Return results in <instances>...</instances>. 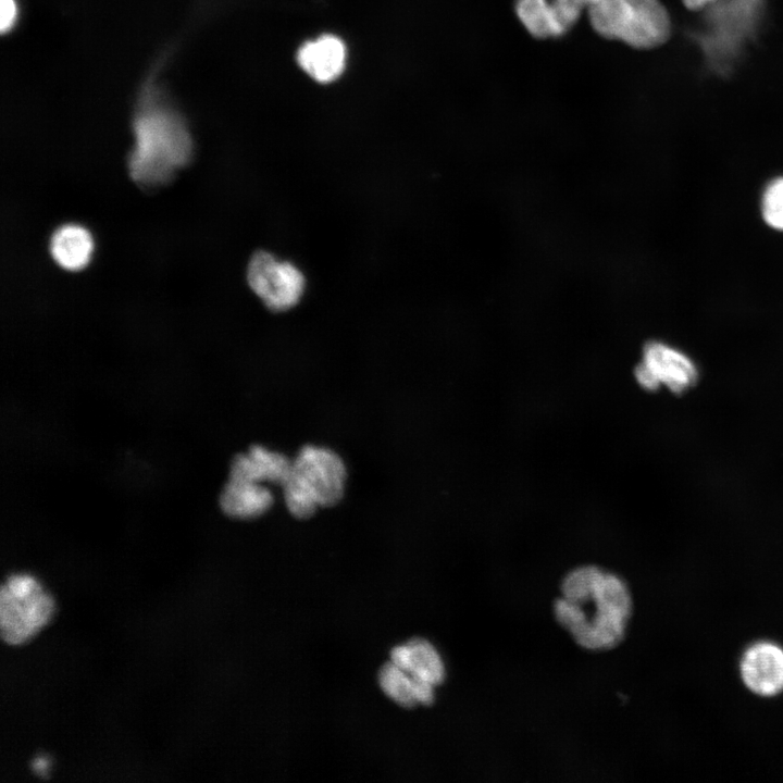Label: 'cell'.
Instances as JSON below:
<instances>
[{
    "label": "cell",
    "instance_id": "obj_14",
    "mask_svg": "<svg viewBox=\"0 0 783 783\" xmlns=\"http://www.w3.org/2000/svg\"><path fill=\"white\" fill-rule=\"evenodd\" d=\"M94 252V239L89 231L78 224L58 227L50 239V253L64 270L78 271L89 263Z\"/></svg>",
    "mask_w": 783,
    "mask_h": 783
},
{
    "label": "cell",
    "instance_id": "obj_3",
    "mask_svg": "<svg viewBox=\"0 0 783 783\" xmlns=\"http://www.w3.org/2000/svg\"><path fill=\"white\" fill-rule=\"evenodd\" d=\"M346 478V464L337 452L304 445L291 461L290 473L282 486L287 510L303 520L320 507L336 505L344 496Z\"/></svg>",
    "mask_w": 783,
    "mask_h": 783
},
{
    "label": "cell",
    "instance_id": "obj_15",
    "mask_svg": "<svg viewBox=\"0 0 783 783\" xmlns=\"http://www.w3.org/2000/svg\"><path fill=\"white\" fill-rule=\"evenodd\" d=\"M514 11L529 34L537 39L566 35L548 0H515Z\"/></svg>",
    "mask_w": 783,
    "mask_h": 783
},
{
    "label": "cell",
    "instance_id": "obj_8",
    "mask_svg": "<svg viewBox=\"0 0 783 783\" xmlns=\"http://www.w3.org/2000/svg\"><path fill=\"white\" fill-rule=\"evenodd\" d=\"M744 685L755 695L772 697L783 692V647L771 641L749 645L739 661Z\"/></svg>",
    "mask_w": 783,
    "mask_h": 783
},
{
    "label": "cell",
    "instance_id": "obj_20",
    "mask_svg": "<svg viewBox=\"0 0 783 783\" xmlns=\"http://www.w3.org/2000/svg\"><path fill=\"white\" fill-rule=\"evenodd\" d=\"M600 1H605V0H587V3H588V5H589V4H593V3L600 2Z\"/></svg>",
    "mask_w": 783,
    "mask_h": 783
},
{
    "label": "cell",
    "instance_id": "obj_5",
    "mask_svg": "<svg viewBox=\"0 0 783 783\" xmlns=\"http://www.w3.org/2000/svg\"><path fill=\"white\" fill-rule=\"evenodd\" d=\"M54 601L29 573L10 574L0 588V635L9 645L33 638L52 618Z\"/></svg>",
    "mask_w": 783,
    "mask_h": 783
},
{
    "label": "cell",
    "instance_id": "obj_19",
    "mask_svg": "<svg viewBox=\"0 0 783 783\" xmlns=\"http://www.w3.org/2000/svg\"><path fill=\"white\" fill-rule=\"evenodd\" d=\"M720 0H682L684 5L692 11L704 10Z\"/></svg>",
    "mask_w": 783,
    "mask_h": 783
},
{
    "label": "cell",
    "instance_id": "obj_9",
    "mask_svg": "<svg viewBox=\"0 0 783 783\" xmlns=\"http://www.w3.org/2000/svg\"><path fill=\"white\" fill-rule=\"evenodd\" d=\"M291 461L282 452L253 445L248 451L235 456L228 477L283 486L290 473Z\"/></svg>",
    "mask_w": 783,
    "mask_h": 783
},
{
    "label": "cell",
    "instance_id": "obj_4",
    "mask_svg": "<svg viewBox=\"0 0 783 783\" xmlns=\"http://www.w3.org/2000/svg\"><path fill=\"white\" fill-rule=\"evenodd\" d=\"M588 21L599 36L636 49H652L671 35L661 0H605L588 5Z\"/></svg>",
    "mask_w": 783,
    "mask_h": 783
},
{
    "label": "cell",
    "instance_id": "obj_1",
    "mask_svg": "<svg viewBox=\"0 0 783 783\" xmlns=\"http://www.w3.org/2000/svg\"><path fill=\"white\" fill-rule=\"evenodd\" d=\"M554 612L576 644L589 650H607L624 638L632 597L626 583L617 574L584 566L562 580L561 597L555 601Z\"/></svg>",
    "mask_w": 783,
    "mask_h": 783
},
{
    "label": "cell",
    "instance_id": "obj_16",
    "mask_svg": "<svg viewBox=\"0 0 783 783\" xmlns=\"http://www.w3.org/2000/svg\"><path fill=\"white\" fill-rule=\"evenodd\" d=\"M761 212L769 226L783 231V177L772 181L767 186L762 197Z\"/></svg>",
    "mask_w": 783,
    "mask_h": 783
},
{
    "label": "cell",
    "instance_id": "obj_18",
    "mask_svg": "<svg viewBox=\"0 0 783 783\" xmlns=\"http://www.w3.org/2000/svg\"><path fill=\"white\" fill-rule=\"evenodd\" d=\"M0 8H1V21H0V27L1 32L5 33L9 32L15 21L17 15V9H16V2L15 0H0Z\"/></svg>",
    "mask_w": 783,
    "mask_h": 783
},
{
    "label": "cell",
    "instance_id": "obj_10",
    "mask_svg": "<svg viewBox=\"0 0 783 783\" xmlns=\"http://www.w3.org/2000/svg\"><path fill=\"white\" fill-rule=\"evenodd\" d=\"M273 504L274 495L266 485L233 477H228L219 497L223 513L238 520L261 517Z\"/></svg>",
    "mask_w": 783,
    "mask_h": 783
},
{
    "label": "cell",
    "instance_id": "obj_6",
    "mask_svg": "<svg viewBox=\"0 0 783 783\" xmlns=\"http://www.w3.org/2000/svg\"><path fill=\"white\" fill-rule=\"evenodd\" d=\"M247 281L263 304L276 312L295 307L306 287V278L294 263L266 251H258L251 257Z\"/></svg>",
    "mask_w": 783,
    "mask_h": 783
},
{
    "label": "cell",
    "instance_id": "obj_2",
    "mask_svg": "<svg viewBox=\"0 0 783 783\" xmlns=\"http://www.w3.org/2000/svg\"><path fill=\"white\" fill-rule=\"evenodd\" d=\"M133 129L135 145L128 157V170L140 187L154 189L165 185L190 161V133L182 115L156 91L146 90Z\"/></svg>",
    "mask_w": 783,
    "mask_h": 783
},
{
    "label": "cell",
    "instance_id": "obj_7",
    "mask_svg": "<svg viewBox=\"0 0 783 783\" xmlns=\"http://www.w3.org/2000/svg\"><path fill=\"white\" fill-rule=\"evenodd\" d=\"M637 382L646 389L660 385L672 391H683L697 378L694 362L680 350L659 341L647 344L642 362L635 369Z\"/></svg>",
    "mask_w": 783,
    "mask_h": 783
},
{
    "label": "cell",
    "instance_id": "obj_11",
    "mask_svg": "<svg viewBox=\"0 0 783 783\" xmlns=\"http://www.w3.org/2000/svg\"><path fill=\"white\" fill-rule=\"evenodd\" d=\"M297 61L313 79L330 83L337 78L345 67L346 48L338 37L323 35L303 44L298 50Z\"/></svg>",
    "mask_w": 783,
    "mask_h": 783
},
{
    "label": "cell",
    "instance_id": "obj_17",
    "mask_svg": "<svg viewBox=\"0 0 783 783\" xmlns=\"http://www.w3.org/2000/svg\"><path fill=\"white\" fill-rule=\"evenodd\" d=\"M560 26L567 34L581 17L582 11L588 7L587 0H548Z\"/></svg>",
    "mask_w": 783,
    "mask_h": 783
},
{
    "label": "cell",
    "instance_id": "obj_13",
    "mask_svg": "<svg viewBox=\"0 0 783 783\" xmlns=\"http://www.w3.org/2000/svg\"><path fill=\"white\" fill-rule=\"evenodd\" d=\"M378 683L386 696L405 708L430 706L435 699L433 684L414 678L394 662H386L378 672Z\"/></svg>",
    "mask_w": 783,
    "mask_h": 783
},
{
    "label": "cell",
    "instance_id": "obj_12",
    "mask_svg": "<svg viewBox=\"0 0 783 783\" xmlns=\"http://www.w3.org/2000/svg\"><path fill=\"white\" fill-rule=\"evenodd\" d=\"M390 661L414 678L437 686L445 680L444 660L436 647L425 638L414 637L395 646Z\"/></svg>",
    "mask_w": 783,
    "mask_h": 783
}]
</instances>
